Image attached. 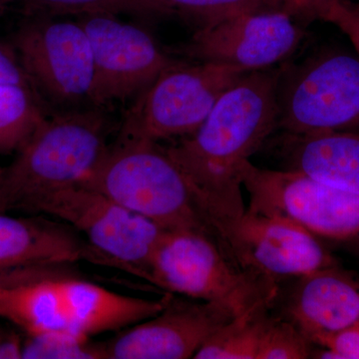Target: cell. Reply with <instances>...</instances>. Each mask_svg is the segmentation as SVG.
Masks as SVG:
<instances>
[{
    "mask_svg": "<svg viewBox=\"0 0 359 359\" xmlns=\"http://www.w3.org/2000/svg\"><path fill=\"white\" fill-rule=\"evenodd\" d=\"M280 76V67L245 73L199 128L167 148L218 238L245 211L241 167L278 130Z\"/></svg>",
    "mask_w": 359,
    "mask_h": 359,
    "instance_id": "6da1fadb",
    "label": "cell"
},
{
    "mask_svg": "<svg viewBox=\"0 0 359 359\" xmlns=\"http://www.w3.org/2000/svg\"><path fill=\"white\" fill-rule=\"evenodd\" d=\"M159 301L111 292L77 275L46 276L0 287V318L23 334H62L91 339L159 313Z\"/></svg>",
    "mask_w": 359,
    "mask_h": 359,
    "instance_id": "7a4b0ae2",
    "label": "cell"
},
{
    "mask_svg": "<svg viewBox=\"0 0 359 359\" xmlns=\"http://www.w3.org/2000/svg\"><path fill=\"white\" fill-rule=\"evenodd\" d=\"M115 122L107 108L55 112L47 116L4 167L7 212H27L34 201L78 186L109 148Z\"/></svg>",
    "mask_w": 359,
    "mask_h": 359,
    "instance_id": "3957f363",
    "label": "cell"
},
{
    "mask_svg": "<svg viewBox=\"0 0 359 359\" xmlns=\"http://www.w3.org/2000/svg\"><path fill=\"white\" fill-rule=\"evenodd\" d=\"M79 186L107 196L165 231H204L218 242L186 175L158 142L117 139Z\"/></svg>",
    "mask_w": 359,
    "mask_h": 359,
    "instance_id": "277c9868",
    "label": "cell"
},
{
    "mask_svg": "<svg viewBox=\"0 0 359 359\" xmlns=\"http://www.w3.org/2000/svg\"><path fill=\"white\" fill-rule=\"evenodd\" d=\"M148 282L236 316L271 308L278 295V285L240 268L216 238L200 231H167L151 259Z\"/></svg>",
    "mask_w": 359,
    "mask_h": 359,
    "instance_id": "5b68a950",
    "label": "cell"
},
{
    "mask_svg": "<svg viewBox=\"0 0 359 359\" xmlns=\"http://www.w3.org/2000/svg\"><path fill=\"white\" fill-rule=\"evenodd\" d=\"M11 43L51 113L97 107L93 54L79 21L25 15Z\"/></svg>",
    "mask_w": 359,
    "mask_h": 359,
    "instance_id": "8992f818",
    "label": "cell"
},
{
    "mask_svg": "<svg viewBox=\"0 0 359 359\" xmlns=\"http://www.w3.org/2000/svg\"><path fill=\"white\" fill-rule=\"evenodd\" d=\"M278 109L282 133H359L358 54L325 51L280 65Z\"/></svg>",
    "mask_w": 359,
    "mask_h": 359,
    "instance_id": "52a82bcc",
    "label": "cell"
},
{
    "mask_svg": "<svg viewBox=\"0 0 359 359\" xmlns=\"http://www.w3.org/2000/svg\"><path fill=\"white\" fill-rule=\"evenodd\" d=\"M245 73L217 63L180 61L136 97L117 139L159 142L190 136Z\"/></svg>",
    "mask_w": 359,
    "mask_h": 359,
    "instance_id": "ba28073f",
    "label": "cell"
},
{
    "mask_svg": "<svg viewBox=\"0 0 359 359\" xmlns=\"http://www.w3.org/2000/svg\"><path fill=\"white\" fill-rule=\"evenodd\" d=\"M27 212L49 215L69 224L119 269L146 280L151 259L167 231L107 196L79 185L47 194Z\"/></svg>",
    "mask_w": 359,
    "mask_h": 359,
    "instance_id": "9c48e42d",
    "label": "cell"
},
{
    "mask_svg": "<svg viewBox=\"0 0 359 359\" xmlns=\"http://www.w3.org/2000/svg\"><path fill=\"white\" fill-rule=\"evenodd\" d=\"M240 181L250 196L245 209L301 224L313 235L348 240L359 236V195L292 170H269L245 161Z\"/></svg>",
    "mask_w": 359,
    "mask_h": 359,
    "instance_id": "30bf717a",
    "label": "cell"
},
{
    "mask_svg": "<svg viewBox=\"0 0 359 359\" xmlns=\"http://www.w3.org/2000/svg\"><path fill=\"white\" fill-rule=\"evenodd\" d=\"M78 21L93 54L97 107L138 96L161 73L180 62L147 30L113 14H88Z\"/></svg>",
    "mask_w": 359,
    "mask_h": 359,
    "instance_id": "8fae6325",
    "label": "cell"
},
{
    "mask_svg": "<svg viewBox=\"0 0 359 359\" xmlns=\"http://www.w3.org/2000/svg\"><path fill=\"white\" fill-rule=\"evenodd\" d=\"M219 243L240 268L276 285L337 266L313 233L301 224L247 209L219 233Z\"/></svg>",
    "mask_w": 359,
    "mask_h": 359,
    "instance_id": "7c38bea8",
    "label": "cell"
},
{
    "mask_svg": "<svg viewBox=\"0 0 359 359\" xmlns=\"http://www.w3.org/2000/svg\"><path fill=\"white\" fill-rule=\"evenodd\" d=\"M297 20L287 11L241 14L200 28L178 52L198 62L247 72L275 67L287 60L306 36Z\"/></svg>",
    "mask_w": 359,
    "mask_h": 359,
    "instance_id": "4fadbf2b",
    "label": "cell"
},
{
    "mask_svg": "<svg viewBox=\"0 0 359 359\" xmlns=\"http://www.w3.org/2000/svg\"><path fill=\"white\" fill-rule=\"evenodd\" d=\"M236 318L212 302L176 299L170 292L165 308L105 341L111 359L194 358L216 330Z\"/></svg>",
    "mask_w": 359,
    "mask_h": 359,
    "instance_id": "5bb4252c",
    "label": "cell"
},
{
    "mask_svg": "<svg viewBox=\"0 0 359 359\" xmlns=\"http://www.w3.org/2000/svg\"><path fill=\"white\" fill-rule=\"evenodd\" d=\"M86 261L118 269L78 231L63 222L15 218L0 212V269L52 266Z\"/></svg>",
    "mask_w": 359,
    "mask_h": 359,
    "instance_id": "9a60e30c",
    "label": "cell"
},
{
    "mask_svg": "<svg viewBox=\"0 0 359 359\" xmlns=\"http://www.w3.org/2000/svg\"><path fill=\"white\" fill-rule=\"evenodd\" d=\"M285 311L313 344L359 321V280L337 266L299 276Z\"/></svg>",
    "mask_w": 359,
    "mask_h": 359,
    "instance_id": "2e32d148",
    "label": "cell"
},
{
    "mask_svg": "<svg viewBox=\"0 0 359 359\" xmlns=\"http://www.w3.org/2000/svg\"><path fill=\"white\" fill-rule=\"evenodd\" d=\"M280 156L285 170L359 195V133H283Z\"/></svg>",
    "mask_w": 359,
    "mask_h": 359,
    "instance_id": "e0dca14e",
    "label": "cell"
},
{
    "mask_svg": "<svg viewBox=\"0 0 359 359\" xmlns=\"http://www.w3.org/2000/svg\"><path fill=\"white\" fill-rule=\"evenodd\" d=\"M50 114L32 87L0 84V156L16 154Z\"/></svg>",
    "mask_w": 359,
    "mask_h": 359,
    "instance_id": "ac0fdd59",
    "label": "cell"
},
{
    "mask_svg": "<svg viewBox=\"0 0 359 359\" xmlns=\"http://www.w3.org/2000/svg\"><path fill=\"white\" fill-rule=\"evenodd\" d=\"M271 308L236 316L209 337L196 359H257L264 321Z\"/></svg>",
    "mask_w": 359,
    "mask_h": 359,
    "instance_id": "d6986e66",
    "label": "cell"
},
{
    "mask_svg": "<svg viewBox=\"0 0 359 359\" xmlns=\"http://www.w3.org/2000/svg\"><path fill=\"white\" fill-rule=\"evenodd\" d=\"M25 15L128 14L144 20L174 15L159 0H20Z\"/></svg>",
    "mask_w": 359,
    "mask_h": 359,
    "instance_id": "ffe728a7",
    "label": "cell"
},
{
    "mask_svg": "<svg viewBox=\"0 0 359 359\" xmlns=\"http://www.w3.org/2000/svg\"><path fill=\"white\" fill-rule=\"evenodd\" d=\"M182 18L208 27L241 14L287 11L294 15V0H159Z\"/></svg>",
    "mask_w": 359,
    "mask_h": 359,
    "instance_id": "44dd1931",
    "label": "cell"
},
{
    "mask_svg": "<svg viewBox=\"0 0 359 359\" xmlns=\"http://www.w3.org/2000/svg\"><path fill=\"white\" fill-rule=\"evenodd\" d=\"M23 359H106L105 342L62 334H23Z\"/></svg>",
    "mask_w": 359,
    "mask_h": 359,
    "instance_id": "7402d4cb",
    "label": "cell"
},
{
    "mask_svg": "<svg viewBox=\"0 0 359 359\" xmlns=\"http://www.w3.org/2000/svg\"><path fill=\"white\" fill-rule=\"evenodd\" d=\"M309 341L294 323L283 316L268 314L264 321L257 359H306L313 358Z\"/></svg>",
    "mask_w": 359,
    "mask_h": 359,
    "instance_id": "603a6c76",
    "label": "cell"
},
{
    "mask_svg": "<svg viewBox=\"0 0 359 359\" xmlns=\"http://www.w3.org/2000/svg\"><path fill=\"white\" fill-rule=\"evenodd\" d=\"M299 18L332 23L346 35L359 56V2L349 0H306L297 11Z\"/></svg>",
    "mask_w": 359,
    "mask_h": 359,
    "instance_id": "cb8c5ba5",
    "label": "cell"
},
{
    "mask_svg": "<svg viewBox=\"0 0 359 359\" xmlns=\"http://www.w3.org/2000/svg\"><path fill=\"white\" fill-rule=\"evenodd\" d=\"M323 351L313 358L328 359H359V321L335 334L316 341Z\"/></svg>",
    "mask_w": 359,
    "mask_h": 359,
    "instance_id": "d4e9b609",
    "label": "cell"
},
{
    "mask_svg": "<svg viewBox=\"0 0 359 359\" xmlns=\"http://www.w3.org/2000/svg\"><path fill=\"white\" fill-rule=\"evenodd\" d=\"M0 84L32 87L13 44L0 39ZM34 89V88H33Z\"/></svg>",
    "mask_w": 359,
    "mask_h": 359,
    "instance_id": "484cf974",
    "label": "cell"
},
{
    "mask_svg": "<svg viewBox=\"0 0 359 359\" xmlns=\"http://www.w3.org/2000/svg\"><path fill=\"white\" fill-rule=\"evenodd\" d=\"M65 273V266L63 264L0 269V287L18 285L46 276H60Z\"/></svg>",
    "mask_w": 359,
    "mask_h": 359,
    "instance_id": "4316f807",
    "label": "cell"
},
{
    "mask_svg": "<svg viewBox=\"0 0 359 359\" xmlns=\"http://www.w3.org/2000/svg\"><path fill=\"white\" fill-rule=\"evenodd\" d=\"M23 334L18 327L0 323V359L22 358Z\"/></svg>",
    "mask_w": 359,
    "mask_h": 359,
    "instance_id": "83f0119b",
    "label": "cell"
},
{
    "mask_svg": "<svg viewBox=\"0 0 359 359\" xmlns=\"http://www.w3.org/2000/svg\"><path fill=\"white\" fill-rule=\"evenodd\" d=\"M4 168L0 167V212H6V199H4Z\"/></svg>",
    "mask_w": 359,
    "mask_h": 359,
    "instance_id": "f1b7e54d",
    "label": "cell"
},
{
    "mask_svg": "<svg viewBox=\"0 0 359 359\" xmlns=\"http://www.w3.org/2000/svg\"><path fill=\"white\" fill-rule=\"evenodd\" d=\"M15 2H20V0H0V15L6 13V9Z\"/></svg>",
    "mask_w": 359,
    "mask_h": 359,
    "instance_id": "f546056e",
    "label": "cell"
},
{
    "mask_svg": "<svg viewBox=\"0 0 359 359\" xmlns=\"http://www.w3.org/2000/svg\"><path fill=\"white\" fill-rule=\"evenodd\" d=\"M306 0H294V9H297V6H301V4H304Z\"/></svg>",
    "mask_w": 359,
    "mask_h": 359,
    "instance_id": "4dcf8cb0",
    "label": "cell"
}]
</instances>
